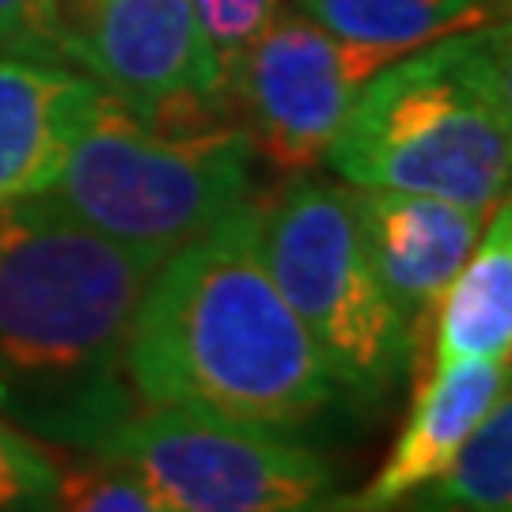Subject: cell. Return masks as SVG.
Returning <instances> with one entry per match:
<instances>
[{
	"mask_svg": "<svg viewBox=\"0 0 512 512\" xmlns=\"http://www.w3.org/2000/svg\"><path fill=\"white\" fill-rule=\"evenodd\" d=\"M61 61L160 126L228 122L194 0H61Z\"/></svg>",
	"mask_w": 512,
	"mask_h": 512,
	"instance_id": "7",
	"label": "cell"
},
{
	"mask_svg": "<svg viewBox=\"0 0 512 512\" xmlns=\"http://www.w3.org/2000/svg\"><path fill=\"white\" fill-rule=\"evenodd\" d=\"M126 376L141 406H198L289 437L349 403L262 262L255 202L160 262L133 311Z\"/></svg>",
	"mask_w": 512,
	"mask_h": 512,
	"instance_id": "1",
	"label": "cell"
},
{
	"mask_svg": "<svg viewBox=\"0 0 512 512\" xmlns=\"http://www.w3.org/2000/svg\"><path fill=\"white\" fill-rule=\"evenodd\" d=\"M300 16L315 19L330 35L406 54L452 31L497 23L505 0H293Z\"/></svg>",
	"mask_w": 512,
	"mask_h": 512,
	"instance_id": "13",
	"label": "cell"
},
{
	"mask_svg": "<svg viewBox=\"0 0 512 512\" xmlns=\"http://www.w3.org/2000/svg\"><path fill=\"white\" fill-rule=\"evenodd\" d=\"M512 353V209L509 198L482 224L433 315V365L509 361Z\"/></svg>",
	"mask_w": 512,
	"mask_h": 512,
	"instance_id": "12",
	"label": "cell"
},
{
	"mask_svg": "<svg viewBox=\"0 0 512 512\" xmlns=\"http://www.w3.org/2000/svg\"><path fill=\"white\" fill-rule=\"evenodd\" d=\"M387 61L395 54L330 35L300 12L277 16L236 65L228 103L243 110L255 156L304 175L327 156L368 76Z\"/></svg>",
	"mask_w": 512,
	"mask_h": 512,
	"instance_id": "8",
	"label": "cell"
},
{
	"mask_svg": "<svg viewBox=\"0 0 512 512\" xmlns=\"http://www.w3.org/2000/svg\"><path fill=\"white\" fill-rule=\"evenodd\" d=\"M258 251L349 403L384 406L414 346L368 262L346 186L296 175L258 202Z\"/></svg>",
	"mask_w": 512,
	"mask_h": 512,
	"instance_id": "5",
	"label": "cell"
},
{
	"mask_svg": "<svg viewBox=\"0 0 512 512\" xmlns=\"http://www.w3.org/2000/svg\"><path fill=\"white\" fill-rule=\"evenodd\" d=\"M349 202L361 247L418 353L425 334L433 330L440 296L475 251L490 213L406 190L357 186L349 190Z\"/></svg>",
	"mask_w": 512,
	"mask_h": 512,
	"instance_id": "9",
	"label": "cell"
},
{
	"mask_svg": "<svg viewBox=\"0 0 512 512\" xmlns=\"http://www.w3.org/2000/svg\"><path fill=\"white\" fill-rule=\"evenodd\" d=\"M387 512H512V403H501L467 437L452 463Z\"/></svg>",
	"mask_w": 512,
	"mask_h": 512,
	"instance_id": "14",
	"label": "cell"
},
{
	"mask_svg": "<svg viewBox=\"0 0 512 512\" xmlns=\"http://www.w3.org/2000/svg\"><path fill=\"white\" fill-rule=\"evenodd\" d=\"M509 399V361H452L433 365L410 406V421L387 452L380 475L357 494H342L338 512H387L421 482L440 475L467 437Z\"/></svg>",
	"mask_w": 512,
	"mask_h": 512,
	"instance_id": "11",
	"label": "cell"
},
{
	"mask_svg": "<svg viewBox=\"0 0 512 512\" xmlns=\"http://www.w3.org/2000/svg\"><path fill=\"white\" fill-rule=\"evenodd\" d=\"M251 167L236 122L160 126L103 92L46 194L92 232L164 262L251 202Z\"/></svg>",
	"mask_w": 512,
	"mask_h": 512,
	"instance_id": "4",
	"label": "cell"
},
{
	"mask_svg": "<svg viewBox=\"0 0 512 512\" xmlns=\"http://www.w3.org/2000/svg\"><path fill=\"white\" fill-rule=\"evenodd\" d=\"M160 512H338L342 486L304 437L198 406H141L92 448Z\"/></svg>",
	"mask_w": 512,
	"mask_h": 512,
	"instance_id": "6",
	"label": "cell"
},
{
	"mask_svg": "<svg viewBox=\"0 0 512 512\" xmlns=\"http://www.w3.org/2000/svg\"><path fill=\"white\" fill-rule=\"evenodd\" d=\"M156 270L50 194L0 205V414L80 452L122 425L129 327Z\"/></svg>",
	"mask_w": 512,
	"mask_h": 512,
	"instance_id": "2",
	"label": "cell"
},
{
	"mask_svg": "<svg viewBox=\"0 0 512 512\" xmlns=\"http://www.w3.org/2000/svg\"><path fill=\"white\" fill-rule=\"evenodd\" d=\"M357 190H406L494 213L509 198V27L482 23L406 50L368 76L327 156Z\"/></svg>",
	"mask_w": 512,
	"mask_h": 512,
	"instance_id": "3",
	"label": "cell"
},
{
	"mask_svg": "<svg viewBox=\"0 0 512 512\" xmlns=\"http://www.w3.org/2000/svg\"><path fill=\"white\" fill-rule=\"evenodd\" d=\"M99 463V459H95ZM65 512H160L152 497L122 475L118 467L99 463L92 471H80L76 478H61V505Z\"/></svg>",
	"mask_w": 512,
	"mask_h": 512,
	"instance_id": "17",
	"label": "cell"
},
{
	"mask_svg": "<svg viewBox=\"0 0 512 512\" xmlns=\"http://www.w3.org/2000/svg\"><path fill=\"white\" fill-rule=\"evenodd\" d=\"M61 478L54 456L0 414V512H57Z\"/></svg>",
	"mask_w": 512,
	"mask_h": 512,
	"instance_id": "15",
	"label": "cell"
},
{
	"mask_svg": "<svg viewBox=\"0 0 512 512\" xmlns=\"http://www.w3.org/2000/svg\"><path fill=\"white\" fill-rule=\"evenodd\" d=\"M103 88L61 57L0 54V205L46 194Z\"/></svg>",
	"mask_w": 512,
	"mask_h": 512,
	"instance_id": "10",
	"label": "cell"
},
{
	"mask_svg": "<svg viewBox=\"0 0 512 512\" xmlns=\"http://www.w3.org/2000/svg\"><path fill=\"white\" fill-rule=\"evenodd\" d=\"M281 4L285 0H194V16H198V27L209 42V54L217 61L224 95H228L232 73L243 61V54L281 16Z\"/></svg>",
	"mask_w": 512,
	"mask_h": 512,
	"instance_id": "16",
	"label": "cell"
},
{
	"mask_svg": "<svg viewBox=\"0 0 512 512\" xmlns=\"http://www.w3.org/2000/svg\"><path fill=\"white\" fill-rule=\"evenodd\" d=\"M61 0H0V54L61 57Z\"/></svg>",
	"mask_w": 512,
	"mask_h": 512,
	"instance_id": "18",
	"label": "cell"
}]
</instances>
